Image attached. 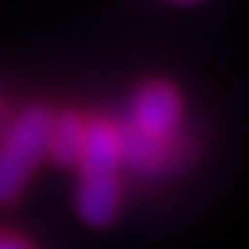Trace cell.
<instances>
[{
	"mask_svg": "<svg viewBox=\"0 0 249 249\" xmlns=\"http://www.w3.org/2000/svg\"><path fill=\"white\" fill-rule=\"evenodd\" d=\"M122 203V188L116 171L107 168H81V180L75 191V209L84 223L105 229L116 220Z\"/></svg>",
	"mask_w": 249,
	"mask_h": 249,
	"instance_id": "3",
	"label": "cell"
},
{
	"mask_svg": "<svg viewBox=\"0 0 249 249\" xmlns=\"http://www.w3.org/2000/svg\"><path fill=\"white\" fill-rule=\"evenodd\" d=\"M122 160V136L119 130L105 119L87 124V136H84V154L78 168H107L116 171Z\"/></svg>",
	"mask_w": 249,
	"mask_h": 249,
	"instance_id": "5",
	"label": "cell"
},
{
	"mask_svg": "<svg viewBox=\"0 0 249 249\" xmlns=\"http://www.w3.org/2000/svg\"><path fill=\"white\" fill-rule=\"evenodd\" d=\"M0 119H3V107H0Z\"/></svg>",
	"mask_w": 249,
	"mask_h": 249,
	"instance_id": "7",
	"label": "cell"
},
{
	"mask_svg": "<svg viewBox=\"0 0 249 249\" xmlns=\"http://www.w3.org/2000/svg\"><path fill=\"white\" fill-rule=\"evenodd\" d=\"M84 136H87V122L75 113L67 110L61 116H53L50 136H47V151L55 165H78L84 154Z\"/></svg>",
	"mask_w": 249,
	"mask_h": 249,
	"instance_id": "4",
	"label": "cell"
},
{
	"mask_svg": "<svg viewBox=\"0 0 249 249\" xmlns=\"http://www.w3.org/2000/svg\"><path fill=\"white\" fill-rule=\"evenodd\" d=\"M53 113L44 105H29L0 142V206H9L26 188L41 154L47 151Z\"/></svg>",
	"mask_w": 249,
	"mask_h": 249,
	"instance_id": "1",
	"label": "cell"
},
{
	"mask_svg": "<svg viewBox=\"0 0 249 249\" xmlns=\"http://www.w3.org/2000/svg\"><path fill=\"white\" fill-rule=\"evenodd\" d=\"M183 102L174 84L168 81H151L139 90L136 105H133V119L139 127V136L162 142L180 122Z\"/></svg>",
	"mask_w": 249,
	"mask_h": 249,
	"instance_id": "2",
	"label": "cell"
},
{
	"mask_svg": "<svg viewBox=\"0 0 249 249\" xmlns=\"http://www.w3.org/2000/svg\"><path fill=\"white\" fill-rule=\"evenodd\" d=\"M0 249H35L29 247L23 238H18V235H9V232H0Z\"/></svg>",
	"mask_w": 249,
	"mask_h": 249,
	"instance_id": "6",
	"label": "cell"
}]
</instances>
